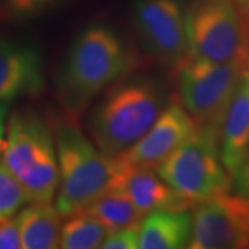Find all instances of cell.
<instances>
[{
	"mask_svg": "<svg viewBox=\"0 0 249 249\" xmlns=\"http://www.w3.org/2000/svg\"><path fill=\"white\" fill-rule=\"evenodd\" d=\"M219 142L223 165L232 178L249 157V73L230 100Z\"/></svg>",
	"mask_w": 249,
	"mask_h": 249,
	"instance_id": "4fadbf2b",
	"label": "cell"
},
{
	"mask_svg": "<svg viewBox=\"0 0 249 249\" xmlns=\"http://www.w3.org/2000/svg\"><path fill=\"white\" fill-rule=\"evenodd\" d=\"M196 121L183 104L170 101L148 132L112 160L124 166L157 170L172 152L196 133Z\"/></svg>",
	"mask_w": 249,
	"mask_h": 249,
	"instance_id": "9c48e42d",
	"label": "cell"
},
{
	"mask_svg": "<svg viewBox=\"0 0 249 249\" xmlns=\"http://www.w3.org/2000/svg\"><path fill=\"white\" fill-rule=\"evenodd\" d=\"M226 205L231 211L235 219L241 224L242 230L248 235L249 238V198L240 196H223Z\"/></svg>",
	"mask_w": 249,
	"mask_h": 249,
	"instance_id": "7402d4cb",
	"label": "cell"
},
{
	"mask_svg": "<svg viewBox=\"0 0 249 249\" xmlns=\"http://www.w3.org/2000/svg\"><path fill=\"white\" fill-rule=\"evenodd\" d=\"M28 202V198L18 180L6 165L0 163V222L11 217Z\"/></svg>",
	"mask_w": 249,
	"mask_h": 249,
	"instance_id": "ac0fdd59",
	"label": "cell"
},
{
	"mask_svg": "<svg viewBox=\"0 0 249 249\" xmlns=\"http://www.w3.org/2000/svg\"><path fill=\"white\" fill-rule=\"evenodd\" d=\"M3 163L21 184L28 202L53 201L60 183L54 134L37 111L19 109L10 115Z\"/></svg>",
	"mask_w": 249,
	"mask_h": 249,
	"instance_id": "3957f363",
	"label": "cell"
},
{
	"mask_svg": "<svg viewBox=\"0 0 249 249\" xmlns=\"http://www.w3.org/2000/svg\"><path fill=\"white\" fill-rule=\"evenodd\" d=\"M232 188L235 196L249 198V157L232 176Z\"/></svg>",
	"mask_w": 249,
	"mask_h": 249,
	"instance_id": "603a6c76",
	"label": "cell"
},
{
	"mask_svg": "<svg viewBox=\"0 0 249 249\" xmlns=\"http://www.w3.org/2000/svg\"><path fill=\"white\" fill-rule=\"evenodd\" d=\"M132 55L115 29L91 24L68 49L57 76V93L65 111L78 115L94 98L126 75Z\"/></svg>",
	"mask_w": 249,
	"mask_h": 249,
	"instance_id": "6da1fadb",
	"label": "cell"
},
{
	"mask_svg": "<svg viewBox=\"0 0 249 249\" xmlns=\"http://www.w3.org/2000/svg\"><path fill=\"white\" fill-rule=\"evenodd\" d=\"M157 173L193 208L229 196L232 188V178L220 157L219 137L202 129L172 152Z\"/></svg>",
	"mask_w": 249,
	"mask_h": 249,
	"instance_id": "8992f818",
	"label": "cell"
},
{
	"mask_svg": "<svg viewBox=\"0 0 249 249\" xmlns=\"http://www.w3.org/2000/svg\"><path fill=\"white\" fill-rule=\"evenodd\" d=\"M166 107L163 89L152 78L134 76L112 85L90 118V139L108 158L130 148Z\"/></svg>",
	"mask_w": 249,
	"mask_h": 249,
	"instance_id": "7a4b0ae2",
	"label": "cell"
},
{
	"mask_svg": "<svg viewBox=\"0 0 249 249\" xmlns=\"http://www.w3.org/2000/svg\"><path fill=\"white\" fill-rule=\"evenodd\" d=\"M21 232L22 248L55 249L60 248L61 214L50 202H32L17 216Z\"/></svg>",
	"mask_w": 249,
	"mask_h": 249,
	"instance_id": "9a60e30c",
	"label": "cell"
},
{
	"mask_svg": "<svg viewBox=\"0 0 249 249\" xmlns=\"http://www.w3.org/2000/svg\"><path fill=\"white\" fill-rule=\"evenodd\" d=\"M134 25L152 57L178 67L188 55L186 13L178 0H136Z\"/></svg>",
	"mask_w": 249,
	"mask_h": 249,
	"instance_id": "ba28073f",
	"label": "cell"
},
{
	"mask_svg": "<svg viewBox=\"0 0 249 249\" xmlns=\"http://www.w3.org/2000/svg\"><path fill=\"white\" fill-rule=\"evenodd\" d=\"M181 104L198 129L220 140L223 118L235 90L249 73L242 61L211 62L187 55L176 67Z\"/></svg>",
	"mask_w": 249,
	"mask_h": 249,
	"instance_id": "52a82bcc",
	"label": "cell"
},
{
	"mask_svg": "<svg viewBox=\"0 0 249 249\" xmlns=\"http://www.w3.org/2000/svg\"><path fill=\"white\" fill-rule=\"evenodd\" d=\"M186 32L190 57L249 64V21L237 0H193Z\"/></svg>",
	"mask_w": 249,
	"mask_h": 249,
	"instance_id": "5b68a950",
	"label": "cell"
},
{
	"mask_svg": "<svg viewBox=\"0 0 249 249\" xmlns=\"http://www.w3.org/2000/svg\"><path fill=\"white\" fill-rule=\"evenodd\" d=\"M111 188L124 191L144 216L160 211H187L193 208L152 169L124 166L115 160Z\"/></svg>",
	"mask_w": 249,
	"mask_h": 249,
	"instance_id": "7c38bea8",
	"label": "cell"
},
{
	"mask_svg": "<svg viewBox=\"0 0 249 249\" xmlns=\"http://www.w3.org/2000/svg\"><path fill=\"white\" fill-rule=\"evenodd\" d=\"M45 88V65L35 46L0 37V103L36 96Z\"/></svg>",
	"mask_w": 249,
	"mask_h": 249,
	"instance_id": "30bf717a",
	"label": "cell"
},
{
	"mask_svg": "<svg viewBox=\"0 0 249 249\" xmlns=\"http://www.w3.org/2000/svg\"><path fill=\"white\" fill-rule=\"evenodd\" d=\"M53 134L60 173L55 208L65 219L111 188L114 160L98 150L72 116L55 124Z\"/></svg>",
	"mask_w": 249,
	"mask_h": 249,
	"instance_id": "277c9868",
	"label": "cell"
},
{
	"mask_svg": "<svg viewBox=\"0 0 249 249\" xmlns=\"http://www.w3.org/2000/svg\"><path fill=\"white\" fill-rule=\"evenodd\" d=\"M187 248L244 249L249 248V238L222 196L194 205Z\"/></svg>",
	"mask_w": 249,
	"mask_h": 249,
	"instance_id": "8fae6325",
	"label": "cell"
},
{
	"mask_svg": "<svg viewBox=\"0 0 249 249\" xmlns=\"http://www.w3.org/2000/svg\"><path fill=\"white\" fill-rule=\"evenodd\" d=\"M238 3H240V6L244 10V13H245V16L248 18L249 21V0H237Z\"/></svg>",
	"mask_w": 249,
	"mask_h": 249,
	"instance_id": "d4e9b609",
	"label": "cell"
},
{
	"mask_svg": "<svg viewBox=\"0 0 249 249\" xmlns=\"http://www.w3.org/2000/svg\"><path fill=\"white\" fill-rule=\"evenodd\" d=\"M60 0H7L10 13L16 18L36 17L53 9Z\"/></svg>",
	"mask_w": 249,
	"mask_h": 249,
	"instance_id": "d6986e66",
	"label": "cell"
},
{
	"mask_svg": "<svg viewBox=\"0 0 249 249\" xmlns=\"http://www.w3.org/2000/svg\"><path fill=\"white\" fill-rule=\"evenodd\" d=\"M22 248L17 217H7L0 222V249Z\"/></svg>",
	"mask_w": 249,
	"mask_h": 249,
	"instance_id": "44dd1931",
	"label": "cell"
},
{
	"mask_svg": "<svg viewBox=\"0 0 249 249\" xmlns=\"http://www.w3.org/2000/svg\"><path fill=\"white\" fill-rule=\"evenodd\" d=\"M191 234V213L187 211H160L147 214L139 229L140 249L187 248Z\"/></svg>",
	"mask_w": 249,
	"mask_h": 249,
	"instance_id": "5bb4252c",
	"label": "cell"
},
{
	"mask_svg": "<svg viewBox=\"0 0 249 249\" xmlns=\"http://www.w3.org/2000/svg\"><path fill=\"white\" fill-rule=\"evenodd\" d=\"M9 106L7 103H0V157L4 151L6 144V118H7Z\"/></svg>",
	"mask_w": 249,
	"mask_h": 249,
	"instance_id": "cb8c5ba5",
	"label": "cell"
},
{
	"mask_svg": "<svg viewBox=\"0 0 249 249\" xmlns=\"http://www.w3.org/2000/svg\"><path fill=\"white\" fill-rule=\"evenodd\" d=\"M61 226L60 248L62 249H96L101 248L109 234L107 229L93 216L79 211L65 217Z\"/></svg>",
	"mask_w": 249,
	"mask_h": 249,
	"instance_id": "e0dca14e",
	"label": "cell"
},
{
	"mask_svg": "<svg viewBox=\"0 0 249 249\" xmlns=\"http://www.w3.org/2000/svg\"><path fill=\"white\" fill-rule=\"evenodd\" d=\"M83 211L97 219L109 232L140 226L144 219L130 198L118 188H109Z\"/></svg>",
	"mask_w": 249,
	"mask_h": 249,
	"instance_id": "2e32d148",
	"label": "cell"
},
{
	"mask_svg": "<svg viewBox=\"0 0 249 249\" xmlns=\"http://www.w3.org/2000/svg\"><path fill=\"white\" fill-rule=\"evenodd\" d=\"M139 229L140 226L126 227L109 232L104 240L103 249H137L139 248Z\"/></svg>",
	"mask_w": 249,
	"mask_h": 249,
	"instance_id": "ffe728a7",
	"label": "cell"
}]
</instances>
